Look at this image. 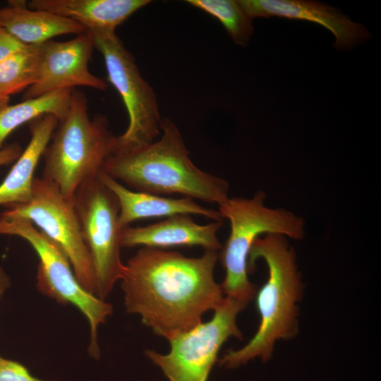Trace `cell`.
<instances>
[{
    "instance_id": "21",
    "label": "cell",
    "mask_w": 381,
    "mask_h": 381,
    "mask_svg": "<svg viewBox=\"0 0 381 381\" xmlns=\"http://www.w3.org/2000/svg\"><path fill=\"white\" fill-rule=\"evenodd\" d=\"M0 381H53L32 376L25 366L18 361L0 356Z\"/></svg>"
},
{
    "instance_id": "8",
    "label": "cell",
    "mask_w": 381,
    "mask_h": 381,
    "mask_svg": "<svg viewBox=\"0 0 381 381\" xmlns=\"http://www.w3.org/2000/svg\"><path fill=\"white\" fill-rule=\"evenodd\" d=\"M73 202L92 265L94 295L105 301L124 271L119 203L98 177L80 186Z\"/></svg>"
},
{
    "instance_id": "10",
    "label": "cell",
    "mask_w": 381,
    "mask_h": 381,
    "mask_svg": "<svg viewBox=\"0 0 381 381\" xmlns=\"http://www.w3.org/2000/svg\"><path fill=\"white\" fill-rule=\"evenodd\" d=\"M0 217L24 219L32 223L61 249L79 283L94 294L92 265L73 202L55 185L42 177H35L30 200L8 206Z\"/></svg>"
},
{
    "instance_id": "18",
    "label": "cell",
    "mask_w": 381,
    "mask_h": 381,
    "mask_svg": "<svg viewBox=\"0 0 381 381\" xmlns=\"http://www.w3.org/2000/svg\"><path fill=\"white\" fill-rule=\"evenodd\" d=\"M73 89L54 91L0 109V150L6 138L17 128L45 114L61 120L66 114Z\"/></svg>"
},
{
    "instance_id": "11",
    "label": "cell",
    "mask_w": 381,
    "mask_h": 381,
    "mask_svg": "<svg viewBox=\"0 0 381 381\" xmlns=\"http://www.w3.org/2000/svg\"><path fill=\"white\" fill-rule=\"evenodd\" d=\"M94 47L93 37L87 31L70 40L43 43L38 78L25 91L24 99L76 86L106 90L107 83L88 68Z\"/></svg>"
},
{
    "instance_id": "13",
    "label": "cell",
    "mask_w": 381,
    "mask_h": 381,
    "mask_svg": "<svg viewBox=\"0 0 381 381\" xmlns=\"http://www.w3.org/2000/svg\"><path fill=\"white\" fill-rule=\"evenodd\" d=\"M223 221L206 224L194 222L190 214H176L144 226H128L120 235L121 248L142 246L153 248L174 246H200L217 251L222 248L217 232Z\"/></svg>"
},
{
    "instance_id": "15",
    "label": "cell",
    "mask_w": 381,
    "mask_h": 381,
    "mask_svg": "<svg viewBox=\"0 0 381 381\" xmlns=\"http://www.w3.org/2000/svg\"><path fill=\"white\" fill-rule=\"evenodd\" d=\"M150 0H31L29 8L69 18L89 32H115L133 13Z\"/></svg>"
},
{
    "instance_id": "9",
    "label": "cell",
    "mask_w": 381,
    "mask_h": 381,
    "mask_svg": "<svg viewBox=\"0 0 381 381\" xmlns=\"http://www.w3.org/2000/svg\"><path fill=\"white\" fill-rule=\"evenodd\" d=\"M246 306L226 296L210 320L169 340L171 349L167 354L146 350L145 355L169 381H207L224 343L231 337L242 339L236 318Z\"/></svg>"
},
{
    "instance_id": "14",
    "label": "cell",
    "mask_w": 381,
    "mask_h": 381,
    "mask_svg": "<svg viewBox=\"0 0 381 381\" xmlns=\"http://www.w3.org/2000/svg\"><path fill=\"white\" fill-rule=\"evenodd\" d=\"M98 179L117 199L121 230L136 220L176 214H197L213 221H223L218 210L206 208L191 198H173L131 190L104 171L99 173Z\"/></svg>"
},
{
    "instance_id": "22",
    "label": "cell",
    "mask_w": 381,
    "mask_h": 381,
    "mask_svg": "<svg viewBox=\"0 0 381 381\" xmlns=\"http://www.w3.org/2000/svg\"><path fill=\"white\" fill-rule=\"evenodd\" d=\"M25 46L0 25V63Z\"/></svg>"
},
{
    "instance_id": "6",
    "label": "cell",
    "mask_w": 381,
    "mask_h": 381,
    "mask_svg": "<svg viewBox=\"0 0 381 381\" xmlns=\"http://www.w3.org/2000/svg\"><path fill=\"white\" fill-rule=\"evenodd\" d=\"M0 235L20 237L32 247L39 258L37 289L61 304L74 306L84 315L90 329L88 352L99 358L97 329L112 314V306L81 286L64 253L30 221L0 217Z\"/></svg>"
},
{
    "instance_id": "4",
    "label": "cell",
    "mask_w": 381,
    "mask_h": 381,
    "mask_svg": "<svg viewBox=\"0 0 381 381\" xmlns=\"http://www.w3.org/2000/svg\"><path fill=\"white\" fill-rule=\"evenodd\" d=\"M117 136L109 129L107 118H90L85 94L72 90L69 107L44 154L42 178L55 185L68 200L80 186L98 177L116 151Z\"/></svg>"
},
{
    "instance_id": "25",
    "label": "cell",
    "mask_w": 381,
    "mask_h": 381,
    "mask_svg": "<svg viewBox=\"0 0 381 381\" xmlns=\"http://www.w3.org/2000/svg\"><path fill=\"white\" fill-rule=\"evenodd\" d=\"M10 97H4L0 95V109L9 104Z\"/></svg>"
},
{
    "instance_id": "7",
    "label": "cell",
    "mask_w": 381,
    "mask_h": 381,
    "mask_svg": "<svg viewBox=\"0 0 381 381\" xmlns=\"http://www.w3.org/2000/svg\"><path fill=\"white\" fill-rule=\"evenodd\" d=\"M102 54L107 79L121 97L128 116L126 131L117 136L115 153L147 146L159 136L161 118L156 94L142 76L135 58L115 32H90Z\"/></svg>"
},
{
    "instance_id": "2",
    "label": "cell",
    "mask_w": 381,
    "mask_h": 381,
    "mask_svg": "<svg viewBox=\"0 0 381 381\" xmlns=\"http://www.w3.org/2000/svg\"><path fill=\"white\" fill-rule=\"evenodd\" d=\"M160 129L159 139L133 151L114 154L102 171L136 191L163 196L180 194L218 205L226 201L229 183L193 164L176 125L164 118Z\"/></svg>"
},
{
    "instance_id": "24",
    "label": "cell",
    "mask_w": 381,
    "mask_h": 381,
    "mask_svg": "<svg viewBox=\"0 0 381 381\" xmlns=\"http://www.w3.org/2000/svg\"><path fill=\"white\" fill-rule=\"evenodd\" d=\"M11 285L9 277L5 270L0 266V298Z\"/></svg>"
},
{
    "instance_id": "3",
    "label": "cell",
    "mask_w": 381,
    "mask_h": 381,
    "mask_svg": "<svg viewBox=\"0 0 381 381\" xmlns=\"http://www.w3.org/2000/svg\"><path fill=\"white\" fill-rule=\"evenodd\" d=\"M287 238L279 234H267L255 241L248 256V272L258 259L263 260L268 268L267 280L256 293L260 325L246 345L226 351L218 359L220 366L235 368L256 358L267 362L277 341L291 339L298 333V303L303 283L295 250Z\"/></svg>"
},
{
    "instance_id": "1",
    "label": "cell",
    "mask_w": 381,
    "mask_h": 381,
    "mask_svg": "<svg viewBox=\"0 0 381 381\" xmlns=\"http://www.w3.org/2000/svg\"><path fill=\"white\" fill-rule=\"evenodd\" d=\"M217 259L211 250L190 258L142 247L124 264L120 279L126 311L168 341L190 330L224 298L214 277Z\"/></svg>"
},
{
    "instance_id": "17",
    "label": "cell",
    "mask_w": 381,
    "mask_h": 381,
    "mask_svg": "<svg viewBox=\"0 0 381 381\" xmlns=\"http://www.w3.org/2000/svg\"><path fill=\"white\" fill-rule=\"evenodd\" d=\"M0 25L25 45H40L54 37L85 31L77 22L49 11L30 9L27 1H8L0 8Z\"/></svg>"
},
{
    "instance_id": "5",
    "label": "cell",
    "mask_w": 381,
    "mask_h": 381,
    "mask_svg": "<svg viewBox=\"0 0 381 381\" xmlns=\"http://www.w3.org/2000/svg\"><path fill=\"white\" fill-rule=\"evenodd\" d=\"M266 194L257 191L250 198H229L219 205L222 219L230 225L229 237L219 256L225 270L221 284L226 296L248 303L255 296L248 279V260L255 241L267 234H279L296 240L305 236L304 219L292 212L265 205Z\"/></svg>"
},
{
    "instance_id": "12",
    "label": "cell",
    "mask_w": 381,
    "mask_h": 381,
    "mask_svg": "<svg viewBox=\"0 0 381 381\" xmlns=\"http://www.w3.org/2000/svg\"><path fill=\"white\" fill-rule=\"evenodd\" d=\"M241 6L253 19L277 16L316 23L328 29L336 38L337 49L351 48L368 37L362 25L353 22L339 10L327 4L303 0H239Z\"/></svg>"
},
{
    "instance_id": "23",
    "label": "cell",
    "mask_w": 381,
    "mask_h": 381,
    "mask_svg": "<svg viewBox=\"0 0 381 381\" xmlns=\"http://www.w3.org/2000/svg\"><path fill=\"white\" fill-rule=\"evenodd\" d=\"M23 152L18 144H11L0 150V167L16 162Z\"/></svg>"
},
{
    "instance_id": "20",
    "label": "cell",
    "mask_w": 381,
    "mask_h": 381,
    "mask_svg": "<svg viewBox=\"0 0 381 381\" xmlns=\"http://www.w3.org/2000/svg\"><path fill=\"white\" fill-rule=\"evenodd\" d=\"M186 2L217 18L236 44H248L253 33L252 19L238 1L187 0Z\"/></svg>"
},
{
    "instance_id": "16",
    "label": "cell",
    "mask_w": 381,
    "mask_h": 381,
    "mask_svg": "<svg viewBox=\"0 0 381 381\" xmlns=\"http://www.w3.org/2000/svg\"><path fill=\"white\" fill-rule=\"evenodd\" d=\"M58 122L57 118L52 114H45L30 121V140L0 183V205L8 207L30 200L35 169Z\"/></svg>"
},
{
    "instance_id": "19",
    "label": "cell",
    "mask_w": 381,
    "mask_h": 381,
    "mask_svg": "<svg viewBox=\"0 0 381 381\" xmlns=\"http://www.w3.org/2000/svg\"><path fill=\"white\" fill-rule=\"evenodd\" d=\"M42 59V44L25 45L0 63V95L26 90L37 80Z\"/></svg>"
}]
</instances>
